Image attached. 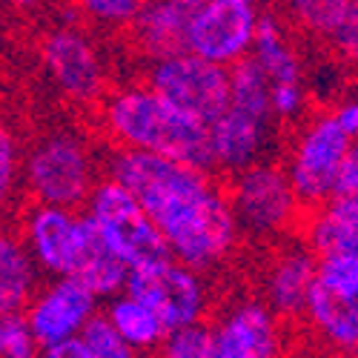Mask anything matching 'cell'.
<instances>
[{
  "instance_id": "1",
  "label": "cell",
  "mask_w": 358,
  "mask_h": 358,
  "mask_svg": "<svg viewBox=\"0 0 358 358\" xmlns=\"http://www.w3.org/2000/svg\"><path fill=\"white\" fill-rule=\"evenodd\" d=\"M106 175L117 178L146 206L172 258L198 273H218L244 238L229 195L210 169L135 149H112Z\"/></svg>"
},
{
  "instance_id": "5",
  "label": "cell",
  "mask_w": 358,
  "mask_h": 358,
  "mask_svg": "<svg viewBox=\"0 0 358 358\" xmlns=\"http://www.w3.org/2000/svg\"><path fill=\"white\" fill-rule=\"evenodd\" d=\"M227 195L238 229L250 241H275L289 235L304 206L289 181L287 166L275 161H261L235 172L229 178Z\"/></svg>"
},
{
  "instance_id": "16",
  "label": "cell",
  "mask_w": 358,
  "mask_h": 358,
  "mask_svg": "<svg viewBox=\"0 0 358 358\" xmlns=\"http://www.w3.org/2000/svg\"><path fill=\"white\" fill-rule=\"evenodd\" d=\"M275 127L278 121H273V117H264L229 103L227 112L210 124L213 166L227 175H235L261 161H270L273 143H275Z\"/></svg>"
},
{
  "instance_id": "29",
  "label": "cell",
  "mask_w": 358,
  "mask_h": 358,
  "mask_svg": "<svg viewBox=\"0 0 358 358\" xmlns=\"http://www.w3.org/2000/svg\"><path fill=\"white\" fill-rule=\"evenodd\" d=\"M20 175H23V149L15 141V135L3 129V135H0V189H3V201H9L20 187Z\"/></svg>"
},
{
  "instance_id": "33",
  "label": "cell",
  "mask_w": 358,
  "mask_h": 358,
  "mask_svg": "<svg viewBox=\"0 0 358 358\" xmlns=\"http://www.w3.org/2000/svg\"><path fill=\"white\" fill-rule=\"evenodd\" d=\"M6 3H9L12 9H20V12H32V9L43 6L46 0H6Z\"/></svg>"
},
{
  "instance_id": "9",
  "label": "cell",
  "mask_w": 358,
  "mask_h": 358,
  "mask_svg": "<svg viewBox=\"0 0 358 358\" xmlns=\"http://www.w3.org/2000/svg\"><path fill=\"white\" fill-rule=\"evenodd\" d=\"M146 83L181 109L213 124L232 103V69L184 49L149 61Z\"/></svg>"
},
{
  "instance_id": "34",
  "label": "cell",
  "mask_w": 358,
  "mask_h": 358,
  "mask_svg": "<svg viewBox=\"0 0 358 358\" xmlns=\"http://www.w3.org/2000/svg\"><path fill=\"white\" fill-rule=\"evenodd\" d=\"M181 3H187V6H198V3H203V0H181ZM255 3H264V0H255Z\"/></svg>"
},
{
  "instance_id": "6",
  "label": "cell",
  "mask_w": 358,
  "mask_h": 358,
  "mask_svg": "<svg viewBox=\"0 0 358 358\" xmlns=\"http://www.w3.org/2000/svg\"><path fill=\"white\" fill-rule=\"evenodd\" d=\"M350 143L352 138L338 127L333 109L313 112L301 124H295L284 166L304 206L318 210L336 198L338 172Z\"/></svg>"
},
{
  "instance_id": "18",
  "label": "cell",
  "mask_w": 358,
  "mask_h": 358,
  "mask_svg": "<svg viewBox=\"0 0 358 358\" xmlns=\"http://www.w3.org/2000/svg\"><path fill=\"white\" fill-rule=\"evenodd\" d=\"M192 6L181 0H149L143 3L141 15L129 26L135 49L146 61L175 55L187 49V26H189Z\"/></svg>"
},
{
  "instance_id": "25",
  "label": "cell",
  "mask_w": 358,
  "mask_h": 358,
  "mask_svg": "<svg viewBox=\"0 0 358 358\" xmlns=\"http://www.w3.org/2000/svg\"><path fill=\"white\" fill-rule=\"evenodd\" d=\"M80 338L95 358H138L141 355L121 333L115 330L112 321L103 313H98L92 321H89V327L80 333Z\"/></svg>"
},
{
  "instance_id": "30",
  "label": "cell",
  "mask_w": 358,
  "mask_h": 358,
  "mask_svg": "<svg viewBox=\"0 0 358 358\" xmlns=\"http://www.w3.org/2000/svg\"><path fill=\"white\" fill-rule=\"evenodd\" d=\"M350 195H358V141H352L347 149V158L338 172V187H336V198H350Z\"/></svg>"
},
{
  "instance_id": "2",
  "label": "cell",
  "mask_w": 358,
  "mask_h": 358,
  "mask_svg": "<svg viewBox=\"0 0 358 358\" xmlns=\"http://www.w3.org/2000/svg\"><path fill=\"white\" fill-rule=\"evenodd\" d=\"M98 121L115 149H135L198 169H215L210 124L164 98L146 80L112 89L98 103Z\"/></svg>"
},
{
  "instance_id": "8",
  "label": "cell",
  "mask_w": 358,
  "mask_h": 358,
  "mask_svg": "<svg viewBox=\"0 0 358 358\" xmlns=\"http://www.w3.org/2000/svg\"><path fill=\"white\" fill-rule=\"evenodd\" d=\"M313 333L338 355L358 358V258L330 252L318 258V278L304 313Z\"/></svg>"
},
{
  "instance_id": "3",
  "label": "cell",
  "mask_w": 358,
  "mask_h": 358,
  "mask_svg": "<svg viewBox=\"0 0 358 358\" xmlns=\"http://www.w3.org/2000/svg\"><path fill=\"white\" fill-rule=\"evenodd\" d=\"M101 184V155L80 129L52 127L23 149L20 187L35 203L83 210Z\"/></svg>"
},
{
  "instance_id": "20",
  "label": "cell",
  "mask_w": 358,
  "mask_h": 358,
  "mask_svg": "<svg viewBox=\"0 0 358 358\" xmlns=\"http://www.w3.org/2000/svg\"><path fill=\"white\" fill-rule=\"evenodd\" d=\"M304 241L318 252H347L358 258V195L333 198L307 218Z\"/></svg>"
},
{
  "instance_id": "11",
  "label": "cell",
  "mask_w": 358,
  "mask_h": 358,
  "mask_svg": "<svg viewBox=\"0 0 358 358\" xmlns=\"http://www.w3.org/2000/svg\"><path fill=\"white\" fill-rule=\"evenodd\" d=\"M261 17L255 0H203L189 12L187 49L232 69L250 57Z\"/></svg>"
},
{
  "instance_id": "32",
  "label": "cell",
  "mask_w": 358,
  "mask_h": 358,
  "mask_svg": "<svg viewBox=\"0 0 358 358\" xmlns=\"http://www.w3.org/2000/svg\"><path fill=\"white\" fill-rule=\"evenodd\" d=\"M43 358H95V355L89 352V347L78 336V338H69V341H61V344L43 347Z\"/></svg>"
},
{
  "instance_id": "23",
  "label": "cell",
  "mask_w": 358,
  "mask_h": 358,
  "mask_svg": "<svg viewBox=\"0 0 358 358\" xmlns=\"http://www.w3.org/2000/svg\"><path fill=\"white\" fill-rule=\"evenodd\" d=\"M350 0H287V9L292 20L310 35L327 38V32L338 23Z\"/></svg>"
},
{
  "instance_id": "17",
  "label": "cell",
  "mask_w": 358,
  "mask_h": 358,
  "mask_svg": "<svg viewBox=\"0 0 358 358\" xmlns=\"http://www.w3.org/2000/svg\"><path fill=\"white\" fill-rule=\"evenodd\" d=\"M318 252L307 241L278 247L261 278V298L281 318H304L318 278Z\"/></svg>"
},
{
  "instance_id": "19",
  "label": "cell",
  "mask_w": 358,
  "mask_h": 358,
  "mask_svg": "<svg viewBox=\"0 0 358 358\" xmlns=\"http://www.w3.org/2000/svg\"><path fill=\"white\" fill-rule=\"evenodd\" d=\"M43 287V270L17 232L0 238V307L3 313H23Z\"/></svg>"
},
{
  "instance_id": "7",
  "label": "cell",
  "mask_w": 358,
  "mask_h": 358,
  "mask_svg": "<svg viewBox=\"0 0 358 358\" xmlns=\"http://www.w3.org/2000/svg\"><path fill=\"white\" fill-rule=\"evenodd\" d=\"M41 72L52 92L75 106H92L109 95V69L98 41L80 26L49 29L38 46Z\"/></svg>"
},
{
  "instance_id": "24",
  "label": "cell",
  "mask_w": 358,
  "mask_h": 358,
  "mask_svg": "<svg viewBox=\"0 0 358 358\" xmlns=\"http://www.w3.org/2000/svg\"><path fill=\"white\" fill-rule=\"evenodd\" d=\"M78 12L101 29H129L143 9V0H72Z\"/></svg>"
},
{
  "instance_id": "26",
  "label": "cell",
  "mask_w": 358,
  "mask_h": 358,
  "mask_svg": "<svg viewBox=\"0 0 358 358\" xmlns=\"http://www.w3.org/2000/svg\"><path fill=\"white\" fill-rule=\"evenodd\" d=\"M0 358H43V347L29 330L23 313H3L0 321Z\"/></svg>"
},
{
  "instance_id": "28",
  "label": "cell",
  "mask_w": 358,
  "mask_h": 358,
  "mask_svg": "<svg viewBox=\"0 0 358 358\" xmlns=\"http://www.w3.org/2000/svg\"><path fill=\"white\" fill-rule=\"evenodd\" d=\"M324 41L341 64L358 69V0H350V6L338 17V23L327 32Z\"/></svg>"
},
{
  "instance_id": "15",
  "label": "cell",
  "mask_w": 358,
  "mask_h": 358,
  "mask_svg": "<svg viewBox=\"0 0 358 358\" xmlns=\"http://www.w3.org/2000/svg\"><path fill=\"white\" fill-rule=\"evenodd\" d=\"M215 358H281V315L264 298H235L213 321Z\"/></svg>"
},
{
  "instance_id": "14",
  "label": "cell",
  "mask_w": 358,
  "mask_h": 358,
  "mask_svg": "<svg viewBox=\"0 0 358 358\" xmlns=\"http://www.w3.org/2000/svg\"><path fill=\"white\" fill-rule=\"evenodd\" d=\"M98 307L101 295L92 287H86L75 275H64L43 281L38 295L23 310V318L41 341V347H52L78 338L89 327V321L101 313Z\"/></svg>"
},
{
  "instance_id": "31",
  "label": "cell",
  "mask_w": 358,
  "mask_h": 358,
  "mask_svg": "<svg viewBox=\"0 0 358 358\" xmlns=\"http://www.w3.org/2000/svg\"><path fill=\"white\" fill-rule=\"evenodd\" d=\"M333 115L338 127L352 138L358 141V92L355 95H341L336 103H333Z\"/></svg>"
},
{
  "instance_id": "10",
  "label": "cell",
  "mask_w": 358,
  "mask_h": 358,
  "mask_svg": "<svg viewBox=\"0 0 358 358\" xmlns=\"http://www.w3.org/2000/svg\"><path fill=\"white\" fill-rule=\"evenodd\" d=\"M17 235L35 255L46 278L75 275L86 244L92 238V221L83 210L29 201L17 218Z\"/></svg>"
},
{
  "instance_id": "13",
  "label": "cell",
  "mask_w": 358,
  "mask_h": 358,
  "mask_svg": "<svg viewBox=\"0 0 358 358\" xmlns=\"http://www.w3.org/2000/svg\"><path fill=\"white\" fill-rule=\"evenodd\" d=\"M127 289L141 295L143 301L158 310L169 333L203 324L213 304V289L206 281V273H198L175 258L152 266V270L132 273Z\"/></svg>"
},
{
  "instance_id": "21",
  "label": "cell",
  "mask_w": 358,
  "mask_h": 358,
  "mask_svg": "<svg viewBox=\"0 0 358 358\" xmlns=\"http://www.w3.org/2000/svg\"><path fill=\"white\" fill-rule=\"evenodd\" d=\"M103 315L138 352H158L169 338V330L164 318L158 315V310L129 289L106 298Z\"/></svg>"
},
{
  "instance_id": "4",
  "label": "cell",
  "mask_w": 358,
  "mask_h": 358,
  "mask_svg": "<svg viewBox=\"0 0 358 358\" xmlns=\"http://www.w3.org/2000/svg\"><path fill=\"white\" fill-rule=\"evenodd\" d=\"M83 213L103 235V241L129 264L132 273L152 270V266L166 264L172 258L166 238L152 221V215L117 178H101Z\"/></svg>"
},
{
  "instance_id": "12",
  "label": "cell",
  "mask_w": 358,
  "mask_h": 358,
  "mask_svg": "<svg viewBox=\"0 0 358 358\" xmlns=\"http://www.w3.org/2000/svg\"><path fill=\"white\" fill-rule=\"evenodd\" d=\"M252 61L264 69V75L273 83V112L278 124H301L307 117L310 103V83L307 66L298 52L287 23L266 12L258 26V38L250 52Z\"/></svg>"
},
{
  "instance_id": "27",
  "label": "cell",
  "mask_w": 358,
  "mask_h": 358,
  "mask_svg": "<svg viewBox=\"0 0 358 358\" xmlns=\"http://www.w3.org/2000/svg\"><path fill=\"white\" fill-rule=\"evenodd\" d=\"M158 358H215L213 330L206 324H195L187 330H175L158 350Z\"/></svg>"
},
{
  "instance_id": "22",
  "label": "cell",
  "mask_w": 358,
  "mask_h": 358,
  "mask_svg": "<svg viewBox=\"0 0 358 358\" xmlns=\"http://www.w3.org/2000/svg\"><path fill=\"white\" fill-rule=\"evenodd\" d=\"M232 103L247 109V112H255V115L273 117L275 121L273 83H270V78L264 75V69L252 61V57H247V61L232 66Z\"/></svg>"
}]
</instances>
